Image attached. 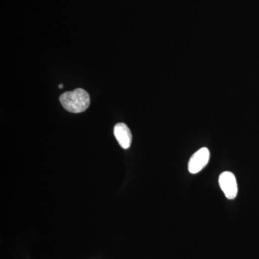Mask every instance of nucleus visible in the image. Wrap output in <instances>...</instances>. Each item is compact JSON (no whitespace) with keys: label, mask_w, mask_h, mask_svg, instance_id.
<instances>
[{"label":"nucleus","mask_w":259,"mask_h":259,"mask_svg":"<svg viewBox=\"0 0 259 259\" xmlns=\"http://www.w3.org/2000/svg\"><path fill=\"white\" fill-rule=\"evenodd\" d=\"M219 185L227 199L236 198L238 194V184L234 174L231 171L223 172L219 177Z\"/></svg>","instance_id":"2"},{"label":"nucleus","mask_w":259,"mask_h":259,"mask_svg":"<svg viewBox=\"0 0 259 259\" xmlns=\"http://www.w3.org/2000/svg\"><path fill=\"white\" fill-rule=\"evenodd\" d=\"M63 86H64V85H63V84L59 85V88L62 89L63 88H64V87H63Z\"/></svg>","instance_id":"5"},{"label":"nucleus","mask_w":259,"mask_h":259,"mask_svg":"<svg viewBox=\"0 0 259 259\" xmlns=\"http://www.w3.org/2000/svg\"><path fill=\"white\" fill-rule=\"evenodd\" d=\"M210 158L208 148H202L194 153L188 163V170L192 175L199 173L207 166Z\"/></svg>","instance_id":"3"},{"label":"nucleus","mask_w":259,"mask_h":259,"mask_svg":"<svg viewBox=\"0 0 259 259\" xmlns=\"http://www.w3.org/2000/svg\"><path fill=\"white\" fill-rule=\"evenodd\" d=\"M60 102L65 110L72 113H81L90 107V97L88 92L78 88L66 92L60 96Z\"/></svg>","instance_id":"1"},{"label":"nucleus","mask_w":259,"mask_h":259,"mask_svg":"<svg viewBox=\"0 0 259 259\" xmlns=\"http://www.w3.org/2000/svg\"><path fill=\"white\" fill-rule=\"evenodd\" d=\"M114 135L116 140L123 149H128L132 143V134L127 125L122 122L117 123L114 127Z\"/></svg>","instance_id":"4"}]
</instances>
